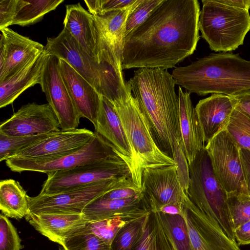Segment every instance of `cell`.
I'll return each instance as SVG.
<instances>
[{
	"label": "cell",
	"mask_w": 250,
	"mask_h": 250,
	"mask_svg": "<svg viewBox=\"0 0 250 250\" xmlns=\"http://www.w3.org/2000/svg\"><path fill=\"white\" fill-rule=\"evenodd\" d=\"M47 175L40 195L55 194L108 180L131 177L130 169L123 159L96 162Z\"/></svg>",
	"instance_id": "obj_10"
},
{
	"label": "cell",
	"mask_w": 250,
	"mask_h": 250,
	"mask_svg": "<svg viewBox=\"0 0 250 250\" xmlns=\"http://www.w3.org/2000/svg\"><path fill=\"white\" fill-rule=\"evenodd\" d=\"M61 246L63 250H111V246L94 234L87 224L66 237Z\"/></svg>",
	"instance_id": "obj_31"
},
{
	"label": "cell",
	"mask_w": 250,
	"mask_h": 250,
	"mask_svg": "<svg viewBox=\"0 0 250 250\" xmlns=\"http://www.w3.org/2000/svg\"><path fill=\"white\" fill-rule=\"evenodd\" d=\"M227 202L233 229L250 221L249 194L238 191L228 192Z\"/></svg>",
	"instance_id": "obj_35"
},
{
	"label": "cell",
	"mask_w": 250,
	"mask_h": 250,
	"mask_svg": "<svg viewBox=\"0 0 250 250\" xmlns=\"http://www.w3.org/2000/svg\"><path fill=\"white\" fill-rule=\"evenodd\" d=\"M136 186L130 176L110 179L71 190L49 195L29 196L30 213H55L82 214L91 201L109 191ZM137 187V186H136Z\"/></svg>",
	"instance_id": "obj_9"
},
{
	"label": "cell",
	"mask_w": 250,
	"mask_h": 250,
	"mask_svg": "<svg viewBox=\"0 0 250 250\" xmlns=\"http://www.w3.org/2000/svg\"><path fill=\"white\" fill-rule=\"evenodd\" d=\"M25 218L37 231L61 246L66 237L88 223L82 214L30 213Z\"/></svg>",
	"instance_id": "obj_23"
},
{
	"label": "cell",
	"mask_w": 250,
	"mask_h": 250,
	"mask_svg": "<svg viewBox=\"0 0 250 250\" xmlns=\"http://www.w3.org/2000/svg\"><path fill=\"white\" fill-rule=\"evenodd\" d=\"M44 51L67 62L103 97L111 103L126 99L132 95L125 82L118 62H98L80 47L65 28L53 38H48Z\"/></svg>",
	"instance_id": "obj_4"
},
{
	"label": "cell",
	"mask_w": 250,
	"mask_h": 250,
	"mask_svg": "<svg viewBox=\"0 0 250 250\" xmlns=\"http://www.w3.org/2000/svg\"><path fill=\"white\" fill-rule=\"evenodd\" d=\"M147 215L132 220L122 228L114 238L111 250H134L144 232Z\"/></svg>",
	"instance_id": "obj_32"
},
{
	"label": "cell",
	"mask_w": 250,
	"mask_h": 250,
	"mask_svg": "<svg viewBox=\"0 0 250 250\" xmlns=\"http://www.w3.org/2000/svg\"><path fill=\"white\" fill-rule=\"evenodd\" d=\"M163 0H136L127 18L125 38L142 24Z\"/></svg>",
	"instance_id": "obj_36"
},
{
	"label": "cell",
	"mask_w": 250,
	"mask_h": 250,
	"mask_svg": "<svg viewBox=\"0 0 250 250\" xmlns=\"http://www.w3.org/2000/svg\"><path fill=\"white\" fill-rule=\"evenodd\" d=\"M172 76L189 93L234 96L250 90V61L230 52L210 53L190 64L176 67Z\"/></svg>",
	"instance_id": "obj_3"
},
{
	"label": "cell",
	"mask_w": 250,
	"mask_h": 250,
	"mask_svg": "<svg viewBox=\"0 0 250 250\" xmlns=\"http://www.w3.org/2000/svg\"><path fill=\"white\" fill-rule=\"evenodd\" d=\"M150 211L149 205L143 192L140 195L125 199H106L100 196L89 203L83 209L82 215L89 223L113 216Z\"/></svg>",
	"instance_id": "obj_24"
},
{
	"label": "cell",
	"mask_w": 250,
	"mask_h": 250,
	"mask_svg": "<svg viewBox=\"0 0 250 250\" xmlns=\"http://www.w3.org/2000/svg\"><path fill=\"white\" fill-rule=\"evenodd\" d=\"M197 0H163L125 38L122 69L174 67L195 50L200 36Z\"/></svg>",
	"instance_id": "obj_1"
},
{
	"label": "cell",
	"mask_w": 250,
	"mask_h": 250,
	"mask_svg": "<svg viewBox=\"0 0 250 250\" xmlns=\"http://www.w3.org/2000/svg\"><path fill=\"white\" fill-rule=\"evenodd\" d=\"M16 0H0V30L12 24Z\"/></svg>",
	"instance_id": "obj_41"
},
{
	"label": "cell",
	"mask_w": 250,
	"mask_h": 250,
	"mask_svg": "<svg viewBox=\"0 0 250 250\" xmlns=\"http://www.w3.org/2000/svg\"><path fill=\"white\" fill-rule=\"evenodd\" d=\"M134 250H178L161 212L147 215L144 232Z\"/></svg>",
	"instance_id": "obj_26"
},
{
	"label": "cell",
	"mask_w": 250,
	"mask_h": 250,
	"mask_svg": "<svg viewBox=\"0 0 250 250\" xmlns=\"http://www.w3.org/2000/svg\"><path fill=\"white\" fill-rule=\"evenodd\" d=\"M178 169L177 165H172L143 170L142 189L152 211L166 205H184L187 195Z\"/></svg>",
	"instance_id": "obj_13"
},
{
	"label": "cell",
	"mask_w": 250,
	"mask_h": 250,
	"mask_svg": "<svg viewBox=\"0 0 250 250\" xmlns=\"http://www.w3.org/2000/svg\"><path fill=\"white\" fill-rule=\"evenodd\" d=\"M214 174L226 191L248 194L239 155V148L227 131L223 130L205 147Z\"/></svg>",
	"instance_id": "obj_12"
},
{
	"label": "cell",
	"mask_w": 250,
	"mask_h": 250,
	"mask_svg": "<svg viewBox=\"0 0 250 250\" xmlns=\"http://www.w3.org/2000/svg\"><path fill=\"white\" fill-rule=\"evenodd\" d=\"M59 67L80 118H85L95 126L101 107L102 96L64 60L59 58Z\"/></svg>",
	"instance_id": "obj_19"
},
{
	"label": "cell",
	"mask_w": 250,
	"mask_h": 250,
	"mask_svg": "<svg viewBox=\"0 0 250 250\" xmlns=\"http://www.w3.org/2000/svg\"><path fill=\"white\" fill-rule=\"evenodd\" d=\"M58 118L50 105L35 103L22 105L0 125V133L21 137L43 134L60 130Z\"/></svg>",
	"instance_id": "obj_16"
},
{
	"label": "cell",
	"mask_w": 250,
	"mask_h": 250,
	"mask_svg": "<svg viewBox=\"0 0 250 250\" xmlns=\"http://www.w3.org/2000/svg\"><path fill=\"white\" fill-rule=\"evenodd\" d=\"M190 93L179 87L180 128L182 152L190 164L205 147L203 134L190 99Z\"/></svg>",
	"instance_id": "obj_22"
},
{
	"label": "cell",
	"mask_w": 250,
	"mask_h": 250,
	"mask_svg": "<svg viewBox=\"0 0 250 250\" xmlns=\"http://www.w3.org/2000/svg\"><path fill=\"white\" fill-rule=\"evenodd\" d=\"M53 132L21 137L7 136L0 133V161L14 157L21 151L49 136Z\"/></svg>",
	"instance_id": "obj_34"
},
{
	"label": "cell",
	"mask_w": 250,
	"mask_h": 250,
	"mask_svg": "<svg viewBox=\"0 0 250 250\" xmlns=\"http://www.w3.org/2000/svg\"><path fill=\"white\" fill-rule=\"evenodd\" d=\"M0 82L13 76L44 51L45 46L7 27L0 30Z\"/></svg>",
	"instance_id": "obj_17"
},
{
	"label": "cell",
	"mask_w": 250,
	"mask_h": 250,
	"mask_svg": "<svg viewBox=\"0 0 250 250\" xmlns=\"http://www.w3.org/2000/svg\"><path fill=\"white\" fill-rule=\"evenodd\" d=\"M112 104L131 148L135 166L132 181L138 188H142V173L145 168L178 165L156 144L148 122L132 94L128 99Z\"/></svg>",
	"instance_id": "obj_5"
},
{
	"label": "cell",
	"mask_w": 250,
	"mask_h": 250,
	"mask_svg": "<svg viewBox=\"0 0 250 250\" xmlns=\"http://www.w3.org/2000/svg\"><path fill=\"white\" fill-rule=\"evenodd\" d=\"M0 209L3 215L17 220L30 213L29 196L18 182L13 179L0 181Z\"/></svg>",
	"instance_id": "obj_27"
},
{
	"label": "cell",
	"mask_w": 250,
	"mask_h": 250,
	"mask_svg": "<svg viewBox=\"0 0 250 250\" xmlns=\"http://www.w3.org/2000/svg\"><path fill=\"white\" fill-rule=\"evenodd\" d=\"M225 5L249 10L250 9V0H218Z\"/></svg>",
	"instance_id": "obj_46"
},
{
	"label": "cell",
	"mask_w": 250,
	"mask_h": 250,
	"mask_svg": "<svg viewBox=\"0 0 250 250\" xmlns=\"http://www.w3.org/2000/svg\"><path fill=\"white\" fill-rule=\"evenodd\" d=\"M161 213L167 224L177 250H190L187 226L183 216Z\"/></svg>",
	"instance_id": "obj_37"
},
{
	"label": "cell",
	"mask_w": 250,
	"mask_h": 250,
	"mask_svg": "<svg viewBox=\"0 0 250 250\" xmlns=\"http://www.w3.org/2000/svg\"><path fill=\"white\" fill-rule=\"evenodd\" d=\"M199 28L202 38L216 52H229L244 43L250 30L249 10L229 6L218 0H203Z\"/></svg>",
	"instance_id": "obj_7"
},
{
	"label": "cell",
	"mask_w": 250,
	"mask_h": 250,
	"mask_svg": "<svg viewBox=\"0 0 250 250\" xmlns=\"http://www.w3.org/2000/svg\"><path fill=\"white\" fill-rule=\"evenodd\" d=\"M239 155L244 180L248 194L250 196V151L239 148Z\"/></svg>",
	"instance_id": "obj_42"
},
{
	"label": "cell",
	"mask_w": 250,
	"mask_h": 250,
	"mask_svg": "<svg viewBox=\"0 0 250 250\" xmlns=\"http://www.w3.org/2000/svg\"><path fill=\"white\" fill-rule=\"evenodd\" d=\"M136 0H84L88 11L93 15L110 11L127 9Z\"/></svg>",
	"instance_id": "obj_39"
},
{
	"label": "cell",
	"mask_w": 250,
	"mask_h": 250,
	"mask_svg": "<svg viewBox=\"0 0 250 250\" xmlns=\"http://www.w3.org/2000/svg\"><path fill=\"white\" fill-rule=\"evenodd\" d=\"M183 208L190 250H241L237 242L217 223L201 211L188 196Z\"/></svg>",
	"instance_id": "obj_14"
},
{
	"label": "cell",
	"mask_w": 250,
	"mask_h": 250,
	"mask_svg": "<svg viewBox=\"0 0 250 250\" xmlns=\"http://www.w3.org/2000/svg\"><path fill=\"white\" fill-rule=\"evenodd\" d=\"M235 107L233 97L222 94H212L199 101L194 109L205 142L226 130Z\"/></svg>",
	"instance_id": "obj_20"
},
{
	"label": "cell",
	"mask_w": 250,
	"mask_h": 250,
	"mask_svg": "<svg viewBox=\"0 0 250 250\" xmlns=\"http://www.w3.org/2000/svg\"><path fill=\"white\" fill-rule=\"evenodd\" d=\"M226 130L239 148L250 151V117L235 108Z\"/></svg>",
	"instance_id": "obj_33"
},
{
	"label": "cell",
	"mask_w": 250,
	"mask_h": 250,
	"mask_svg": "<svg viewBox=\"0 0 250 250\" xmlns=\"http://www.w3.org/2000/svg\"><path fill=\"white\" fill-rule=\"evenodd\" d=\"M63 0H16L11 25L29 26L41 21Z\"/></svg>",
	"instance_id": "obj_29"
},
{
	"label": "cell",
	"mask_w": 250,
	"mask_h": 250,
	"mask_svg": "<svg viewBox=\"0 0 250 250\" xmlns=\"http://www.w3.org/2000/svg\"><path fill=\"white\" fill-rule=\"evenodd\" d=\"M47 56L44 51L13 76L0 82V108L12 104L28 88L40 84Z\"/></svg>",
	"instance_id": "obj_25"
},
{
	"label": "cell",
	"mask_w": 250,
	"mask_h": 250,
	"mask_svg": "<svg viewBox=\"0 0 250 250\" xmlns=\"http://www.w3.org/2000/svg\"><path fill=\"white\" fill-rule=\"evenodd\" d=\"M127 83L148 122L156 144L176 161L183 153L179 97L172 74L160 68H140Z\"/></svg>",
	"instance_id": "obj_2"
},
{
	"label": "cell",
	"mask_w": 250,
	"mask_h": 250,
	"mask_svg": "<svg viewBox=\"0 0 250 250\" xmlns=\"http://www.w3.org/2000/svg\"><path fill=\"white\" fill-rule=\"evenodd\" d=\"M94 128L95 132L110 144L127 164L132 180L135 166L128 141L113 104L103 96H102L101 107Z\"/></svg>",
	"instance_id": "obj_21"
},
{
	"label": "cell",
	"mask_w": 250,
	"mask_h": 250,
	"mask_svg": "<svg viewBox=\"0 0 250 250\" xmlns=\"http://www.w3.org/2000/svg\"><path fill=\"white\" fill-rule=\"evenodd\" d=\"M234 234L238 245L250 244V221L236 228Z\"/></svg>",
	"instance_id": "obj_43"
},
{
	"label": "cell",
	"mask_w": 250,
	"mask_h": 250,
	"mask_svg": "<svg viewBox=\"0 0 250 250\" xmlns=\"http://www.w3.org/2000/svg\"><path fill=\"white\" fill-rule=\"evenodd\" d=\"M183 205L182 206L174 204H168L161 207L158 211L163 214L168 215L179 214L183 215Z\"/></svg>",
	"instance_id": "obj_45"
},
{
	"label": "cell",
	"mask_w": 250,
	"mask_h": 250,
	"mask_svg": "<svg viewBox=\"0 0 250 250\" xmlns=\"http://www.w3.org/2000/svg\"><path fill=\"white\" fill-rule=\"evenodd\" d=\"M132 5L127 9L110 11L93 15L102 33L114 49L121 62L125 23Z\"/></svg>",
	"instance_id": "obj_28"
},
{
	"label": "cell",
	"mask_w": 250,
	"mask_h": 250,
	"mask_svg": "<svg viewBox=\"0 0 250 250\" xmlns=\"http://www.w3.org/2000/svg\"><path fill=\"white\" fill-rule=\"evenodd\" d=\"M23 248L15 227L7 217L0 215V250H21Z\"/></svg>",
	"instance_id": "obj_38"
},
{
	"label": "cell",
	"mask_w": 250,
	"mask_h": 250,
	"mask_svg": "<svg viewBox=\"0 0 250 250\" xmlns=\"http://www.w3.org/2000/svg\"><path fill=\"white\" fill-rule=\"evenodd\" d=\"M231 97L235 100V108L250 117V90Z\"/></svg>",
	"instance_id": "obj_44"
},
{
	"label": "cell",
	"mask_w": 250,
	"mask_h": 250,
	"mask_svg": "<svg viewBox=\"0 0 250 250\" xmlns=\"http://www.w3.org/2000/svg\"><path fill=\"white\" fill-rule=\"evenodd\" d=\"M63 25L81 49L91 58L100 62L116 61L121 64L95 17L80 3L66 6Z\"/></svg>",
	"instance_id": "obj_11"
},
{
	"label": "cell",
	"mask_w": 250,
	"mask_h": 250,
	"mask_svg": "<svg viewBox=\"0 0 250 250\" xmlns=\"http://www.w3.org/2000/svg\"><path fill=\"white\" fill-rule=\"evenodd\" d=\"M95 136V132L86 128L61 129L21 151L14 157L29 159L58 157L78 150Z\"/></svg>",
	"instance_id": "obj_18"
},
{
	"label": "cell",
	"mask_w": 250,
	"mask_h": 250,
	"mask_svg": "<svg viewBox=\"0 0 250 250\" xmlns=\"http://www.w3.org/2000/svg\"><path fill=\"white\" fill-rule=\"evenodd\" d=\"M150 211L113 216L87 225L94 234L111 246L116 234L122 228L132 220L146 216Z\"/></svg>",
	"instance_id": "obj_30"
},
{
	"label": "cell",
	"mask_w": 250,
	"mask_h": 250,
	"mask_svg": "<svg viewBox=\"0 0 250 250\" xmlns=\"http://www.w3.org/2000/svg\"><path fill=\"white\" fill-rule=\"evenodd\" d=\"M143 192L142 188L136 186L122 188L112 190L104 193L101 197L106 199H125L131 198Z\"/></svg>",
	"instance_id": "obj_40"
},
{
	"label": "cell",
	"mask_w": 250,
	"mask_h": 250,
	"mask_svg": "<svg viewBox=\"0 0 250 250\" xmlns=\"http://www.w3.org/2000/svg\"><path fill=\"white\" fill-rule=\"evenodd\" d=\"M188 165L189 179L185 191L188 198L236 242L227 202V192L216 179L205 147Z\"/></svg>",
	"instance_id": "obj_6"
},
{
	"label": "cell",
	"mask_w": 250,
	"mask_h": 250,
	"mask_svg": "<svg viewBox=\"0 0 250 250\" xmlns=\"http://www.w3.org/2000/svg\"><path fill=\"white\" fill-rule=\"evenodd\" d=\"M40 85L62 130L78 128L80 117L61 76L59 58L48 55Z\"/></svg>",
	"instance_id": "obj_15"
},
{
	"label": "cell",
	"mask_w": 250,
	"mask_h": 250,
	"mask_svg": "<svg viewBox=\"0 0 250 250\" xmlns=\"http://www.w3.org/2000/svg\"><path fill=\"white\" fill-rule=\"evenodd\" d=\"M95 133V136L91 141L76 151L49 159L13 157L5 161L6 165L14 172L32 171L47 174L104 161L122 159L110 144Z\"/></svg>",
	"instance_id": "obj_8"
}]
</instances>
